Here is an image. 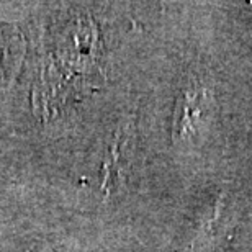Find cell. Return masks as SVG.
<instances>
[{
  "mask_svg": "<svg viewBox=\"0 0 252 252\" xmlns=\"http://www.w3.org/2000/svg\"><path fill=\"white\" fill-rule=\"evenodd\" d=\"M205 98L206 92L203 89L195 87V85L184 89V92L179 95L174 113L175 139H185L189 134H193L196 131V125L203 115Z\"/></svg>",
  "mask_w": 252,
  "mask_h": 252,
  "instance_id": "obj_1",
  "label": "cell"
},
{
  "mask_svg": "<svg viewBox=\"0 0 252 252\" xmlns=\"http://www.w3.org/2000/svg\"><path fill=\"white\" fill-rule=\"evenodd\" d=\"M226 198L224 196H220L218 200L215 201L213 208H210L208 213L205 215V218H201L198 228H196V236H195V243L198 239H206L215 236L216 228H218V223L223 216V208H224Z\"/></svg>",
  "mask_w": 252,
  "mask_h": 252,
  "instance_id": "obj_2",
  "label": "cell"
},
{
  "mask_svg": "<svg viewBox=\"0 0 252 252\" xmlns=\"http://www.w3.org/2000/svg\"><path fill=\"white\" fill-rule=\"evenodd\" d=\"M120 156H122V134H117L103 164V189H108L112 184H117V175L120 174Z\"/></svg>",
  "mask_w": 252,
  "mask_h": 252,
  "instance_id": "obj_3",
  "label": "cell"
},
{
  "mask_svg": "<svg viewBox=\"0 0 252 252\" xmlns=\"http://www.w3.org/2000/svg\"><path fill=\"white\" fill-rule=\"evenodd\" d=\"M25 252H51L48 248H43V246H33V248L27 249Z\"/></svg>",
  "mask_w": 252,
  "mask_h": 252,
  "instance_id": "obj_4",
  "label": "cell"
}]
</instances>
